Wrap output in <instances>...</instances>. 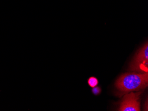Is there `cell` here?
Instances as JSON below:
<instances>
[{
	"instance_id": "obj_4",
	"label": "cell",
	"mask_w": 148,
	"mask_h": 111,
	"mask_svg": "<svg viewBox=\"0 0 148 111\" xmlns=\"http://www.w3.org/2000/svg\"><path fill=\"white\" fill-rule=\"evenodd\" d=\"M88 84L92 88L96 86L99 84V81L97 78L95 77H91L89 78L88 80Z\"/></svg>"
},
{
	"instance_id": "obj_1",
	"label": "cell",
	"mask_w": 148,
	"mask_h": 111,
	"mask_svg": "<svg viewBox=\"0 0 148 111\" xmlns=\"http://www.w3.org/2000/svg\"><path fill=\"white\" fill-rule=\"evenodd\" d=\"M148 72L143 74L126 73L116 81V86L123 94L131 91H138L148 86Z\"/></svg>"
},
{
	"instance_id": "obj_3",
	"label": "cell",
	"mask_w": 148,
	"mask_h": 111,
	"mask_svg": "<svg viewBox=\"0 0 148 111\" xmlns=\"http://www.w3.org/2000/svg\"><path fill=\"white\" fill-rule=\"evenodd\" d=\"M142 92L131 93L127 94L124 97L121 103L119 111H139L140 95Z\"/></svg>"
},
{
	"instance_id": "obj_2",
	"label": "cell",
	"mask_w": 148,
	"mask_h": 111,
	"mask_svg": "<svg viewBox=\"0 0 148 111\" xmlns=\"http://www.w3.org/2000/svg\"><path fill=\"white\" fill-rule=\"evenodd\" d=\"M148 44L146 43L139 50L131 62L130 69L140 73L148 72Z\"/></svg>"
},
{
	"instance_id": "obj_5",
	"label": "cell",
	"mask_w": 148,
	"mask_h": 111,
	"mask_svg": "<svg viewBox=\"0 0 148 111\" xmlns=\"http://www.w3.org/2000/svg\"><path fill=\"white\" fill-rule=\"evenodd\" d=\"M92 92L93 94L95 95H98L101 92V89L99 87H95L94 88L92 89Z\"/></svg>"
}]
</instances>
